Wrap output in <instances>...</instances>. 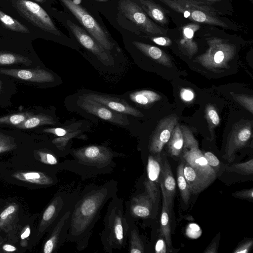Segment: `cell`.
I'll return each instance as SVG.
<instances>
[{
  "label": "cell",
  "instance_id": "cell-1",
  "mask_svg": "<svg viewBox=\"0 0 253 253\" xmlns=\"http://www.w3.org/2000/svg\"><path fill=\"white\" fill-rule=\"evenodd\" d=\"M117 192L118 182L113 179L102 185H87L81 191L72 211L66 240L67 242L75 243L78 252L88 247L103 208Z\"/></svg>",
  "mask_w": 253,
  "mask_h": 253
},
{
  "label": "cell",
  "instance_id": "cell-2",
  "mask_svg": "<svg viewBox=\"0 0 253 253\" xmlns=\"http://www.w3.org/2000/svg\"><path fill=\"white\" fill-rule=\"evenodd\" d=\"M69 154L73 159L61 162L59 169L74 172L82 180L111 173L116 166L115 158L125 156L107 146L94 144L71 148Z\"/></svg>",
  "mask_w": 253,
  "mask_h": 253
},
{
  "label": "cell",
  "instance_id": "cell-3",
  "mask_svg": "<svg viewBox=\"0 0 253 253\" xmlns=\"http://www.w3.org/2000/svg\"><path fill=\"white\" fill-rule=\"evenodd\" d=\"M124 204V199L117 194L110 199L104 216V228L98 233L103 249L108 253L126 245L128 224Z\"/></svg>",
  "mask_w": 253,
  "mask_h": 253
},
{
  "label": "cell",
  "instance_id": "cell-4",
  "mask_svg": "<svg viewBox=\"0 0 253 253\" xmlns=\"http://www.w3.org/2000/svg\"><path fill=\"white\" fill-rule=\"evenodd\" d=\"M209 48L198 56L194 62L212 72L228 69V63L234 58L236 48L234 44L218 38L207 39Z\"/></svg>",
  "mask_w": 253,
  "mask_h": 253
},
{
  "label": "cell",
  "instance_id": "cell-5",
  "mask_svg": "<svg viewBox=\"0 0 253 253\" xmlns=\"http://www.w3.org/2000/svg\"><path fill=\"white\" fill-rule=\"evenodd\" d=\"M175 11L183 14L193 21L228 27V25L217 16V11L211 6L198 5L186 0H160Z\"/></svg>",
  "mask_w": 253,
  "mask_h": 253
},
{
  "label": "cell",
  "instance_id": "cell-6",
  "mask_svg": "<svg viewBox=\"0 0 253 253\" xmlns=\"http://www.w3.org/2000/svg\"><path fill=\"white\" fill-rule=\"evenodd\" d=\"M81 25L102 47L111 52L114 43L108 33L83 7L73 0H60Z\"/></svg>",
  "mask_w": 253,
  "mask_h": 253
},
{
  "label": "cell",
  "instance_id": "cell-7",
  "mask_svg": "<svg viewBox=\"0 0 253 253\" xmlns=\"http://www.w3.org/2000/svg\"><path fill=\"white\" fill-rule=\"evenodd\" d=\"M78 108L97 118L119 126L130 128L131 117L114 112L106 106L78 94Z\"/></svg>",
  "mask_w": 253,
  "mask_h": 253
},
{
  "label": "cell",
  "instance_id": "cell-8",
  "mask_svg": "<svg viewBox=\"0 0 253 253\" xmlns=\"http://www.w3.org/2000/svg\"><path fill=\"white\" fill-rule=\"evenodd\" d=\"M16 5L20 13L35 26L56 36L61 35L48 14L37 3L28 0H17Z\"/></svg>",
  "mask_w": 253,
  "mask_h": 253
},
{
  "label": "cell",
  "instance_id": "cell-9",
  "mask_svg": "<svg viewBox=\"0 0 253 253\" xmlns=\"http://www.w3.org/2000/svg\"><path fill=\"white\" fill-rule=\"evenodd\" d=\"M119 9L128 20L144 32L152 35H165L167 31L152 21L140 6L131 0H121Z\"/></svg>",
  "mask_w": 253,
  "mask_h": 253
},
{
  "label": "cell",
  "instance_id": "cell-10",
  "mask_svg": "<svg viewBox=\"0 0 253 253\" xmlns=\"http://www.w3.org/2000/svg\"><path fill=\"white\" fill-rule=\"evenodd\" d=\"M252 125L251 121L241 120L232 126L228 134L223 158L229 163L235 159V153L249 143L252 136Z\"/></svg>",
  "mask_w": 253,
  "mask_h": 253
},
{
  "label": "cell",
  "instance_id": "cell-11",
  "mask_svg": "<svg viewBox=\"0 0 253 253\" xmlns=\"http://www.w3.org/2000/svg\"><path fill=\"white\" fill-rule=\"evenodd\" d=\"M66 24L78 42L93 54L104 65L113 66L115 60L110 51L102 47L91 36L70 20Z\"/></svg>",
  "mask_w": 253,
  "mask_h": 253
},
{
  "label": "cell",
  "instance_id": "cell-12",
  "mask_svg": "<svg viewBox=\"0 0 253 253\" xmlns=\"http://www.w3.org/2000/svg\"><path fill=\"white\" fill-rule=\"evenodd\" d=\"M78 94L83 97L101 104L117 113L131 117L142 118L144 114L140 110L127 103L122 97L89 90Z\"/></svg>",
  "mask_w": 253,
  "mask_h": 253
},
{
  "label": "cell",
  "instance_id": "cell-13",
  "mask_svg": "<svg viewBox=\"0 0 253 253\" xmlns=\"http://www.w3.org/2000/svg\"><path fill=\"white\" fill-rule=\"evenodd\" d=\"M76 202L66 211L49 230V234L43 247L44 253L56 252L66 241L70 227L72 211Z\"/></svg>",
  "mask_w": 253,
  "mask_h": 253
},
{
  "label": "cell",
  "instance_id": "cell-14",
  "mask_svg": "<svg viewBox=\"0 0 253 253\" xmlns=\"http://www.w3.org/2000/svg\"><path fill=\"white\" fill-rule=\"evenodd\" d=\"M178 118L174 114L169 115L160 121L150 136L148 150L150 154L160 153L168 142L178 123Z\"/></svg>",
  "mask_w": 253,
  "mask_h": 253
},
{
  "label": "cell",
  "instance_id": "cell-15",
  "mask_svg": "<svg viewBox=\"0 0 253 253\" xmlns=\"http://www.w3.org/2000/svg\"><path fill=\"white\" fill-rule=\"evenodd\" d=\"M163 159L160 153L148 156L146 177L144 181L145 191L155 203L159 196V187L163 169Z\"/></svg>",
  "mask_w": 253,
  "mask_h": 253
},
{
  "label": "cell",
  "instance_id": "cell-16",
  "mask_svg": "<svg viewBox=\"0 0 253 253\" xmlns=\"http://www.w3.org/2000/svg\"><path fill=\"white\" fill-rule=\"evenodd\" d=\"M124 203L125 212L135 221L138 219L149 218L155 203L150 195L145 191L143 193L132 195Z\"/></svg>",
  "mask_w": 253,
  "mask_h": 253
},
{
  "label": "cell",
  "instance_id": "cell-17",
  "mask_svg": "<svg viewBox=\"0 0 253 253\" xmlns=\"http://www.w3.org/2000/svg\"><path fill=\"white\" fill-rule=\"evenodd\" d=\"M183 159L194 169L212 182L216 177V174L208 164L198 145L183 148Z\"/></svg>",
  "mask_w": 253,
  "mask_h": 253
},
{
  "label": "cell",
  "instance_id": "cell-18",
  "mask_svg": "<svg viewBox=\"0 0 253 253\" xmlns=\"http://www.w3.org/2000/svg\"><path fill=\"white\" fill-rule=\"evenodd\" d=\"M0 74L32 82L51 83L55 81L53 74L42 69L0 68Z\"/></svg>",
  "mask_w": 253,
  "mask_h": 253
},
{
  "label": "cell",
  "instance_id": "cell-19",
  "mask_svg": "<svg viewBox=\"0 0 253 253\" xmlns=\"http://www.w3.org/2000/svg\"><path fill=\"white\" fill-rule=\"evenodd\" d=\"M163 163L160 185L162 190V197L165 199L169 209L171 210L173 200L176 192V182L170 165L167 158L163 159Z\"/></svg>",
  "mask_w": 253,
  "mask_h": 253
},
{
  "label": "cell",
  "instance_id": "cell-20",
  "mask_svg": "<svg viewBox=\"0 0 253 253\" xmlns=\"http://www.w3.org/2000/svg\"><path fill=\"white\" fill-rule=\"evenodd\" d=\"M15 179L43 186H50L58 183L55 174L41 171H19L12 174Z\"/></svg>",
  "mask_w": 253,
  "mask_h": 253
},
{
  "label": "cell",
  "instance_id": "cell-21",
  "mask_svg": "<svg viewBox=\"0 0 253 253\" xmlns=\"http://www.w3.org/2000/svg\"><path fill=\"white\" fill-rule=\"evenodd\" d=\"M122 97L134 107L148 106L161 99L159 94L147 89L128 91L122 95Z\"/></svg>",
  "mask_w": 253,
  "mask_h": 253
},
{
  "label": "cell",
  "instance_id": "cell-22",
  "mask_svg": "<svg viewBox=\"0 0 253 253\" xmlns=\"http://www.w3.org/2000/svg\"><path fill=\"white\" fill-rule=\"evenodd\" d=\"M199 28V25L196 23H188L182 28V38L179 41V45L189 58H191L198 49V45L194 41V37Z\"/></svg>",
  "mask_w": 253,
  "mask_h": 253
},
{
  "label": "cell",
  "instance_id": "cell-23",
  "mask_svg": "<svg viewBox=\"0 0 253 253\" xmlns=\"http://www.w3.org/2000/svg\"><path fill=\"white\" fill-rule=\"evenodd\" d=\"M134 46L144 55L165 66L171 68L172 63L169 56L157 46L144 42L133 41Z\"/></svg>",
  "mask_w": 253,
  "mask_h": 253
},
{
  "label": "cell",
  "instance_id": "cell-24",
  "mask_svg": "<svg viewBox=\"0 0 253 253\" xmlns=\"http://www.w3.org/2000/svg\"><path fill=\"white\" fill-rule=\"evenodd\" d=\"M183 172L193 194L201 192L212 183L200 174L186 162L184 165Z\"/></svg>",
  "mask_w": 253,
  "mask_h": 253
},
{
  "label": "cell",
  "instance_id": "cell-25",
  "mask_svg": "<svg viewBox=\"0 0 253 253\" xmlns=\"http://www.w3.org/2000/svg\"><path fill=\"white\" fill-rule=\"evenodd\" d=\"M125 214L128 224V252L130 253H144L145 252L144 242L139 234L135 221L125 212Z\"/></svg>",
  "mask_w": 253,
  "mask_h": 253
},
{
  "label": "cell",
  "instance_id": "cell-26",
  "mask_svg": "<svg viewBox=\"0 0 253 253\" xmlns=\"http://www.w3.org/2000/svg\"><path fill=\"white\" fill-rule=\"evenodd\" d=\"M141 7L152 19L161 25H166L168 18L164 10L151 0H139Z\"/></svg>",
  "mask_w": 253,
  "mask_h": 253
},
{
  "label": "cell",
  "instance_id": "cell-27",
  "mask_svg": "<svg viewBox=\"0 0 253 253\" xmlns=\"http://www.w3.org/2000/svg\"><path fill=\"white\" fill-rule=\"evenodd\" d=\"M171 210L163 197L162 209L161 215L160 235L164 238L168 248L171 247L170 215Z\"/></svg>",
  "mask_w": 253,
  "mask_h": 253
},
{
  "label": "cell",
  "instance_id": "cell-28",
  "mask_svg": "<svg viewBox=\"0 0 253 253\" xmlns=\"http://www.w3.org/2000/svg\"><path fill=\"white\" fill-rule=\"evenodd\" d=\"M57 123L52 116L48 115L40 114L30 117L16 127L21 129H30L43 125H54Z\"/></svg>",
  "mask_w": 253,
  "mask_h": 253
},
{
  "label": "cell",
  "instance_id": "cell-29",
  "mask_svg": "<svg viewBox=\"0 0 253 253\" xmlns=\"http://www.w3.org/2000/svg\"><path fill=\"white\" fill-rule=\"evenodd\" d=\"M168 143L169 154L172 156H179L183 149V137L178 123L175 126Z\"/></svg>",
  "mask_w": 253,
  "mask_h": 253
},
{
  "label": "cell",
  "instance_id": "cell-30",
  "mask_svg": "<svg viewBox=\"0 0 253 253\" xmlns=\"http://www.w3.org/2000/svg\"><path fill=\"white\" fill-rule=\"evenodd\" d=\"M184 163L181 162L178 166L176 170L177 181L182 199L185 204L189 200L192 192L185 178L183 172Z\"/></svg>",
  "mask_w": 253,
  "mask_h": 253
},
{
  "label": "cell",
  "instance_id": "cell-31",
  "mask_svg": "<svg viewBox=\"0 0 253 253\" xmlns=\"http://www.w3.org/2000/svg\"><path fill=\"white\" fill-rule=\"evenodd\" d=\"M0 21L8 29L23 33H29V29L16 19L0 10Z\"/></svg>",
  "mask_w": 253,
  "mask_h": 253
},
{
  "label": "cell",
  "instance_id": "cell-32",
  "mask_svg": "<svg viewBox=\"0 0 253 253\" xmlns=\"http://www.w3.org/2000/svg\"><path fill=\"white\" fill-rule=\"evenodd\" d=\"M32 62L26 57L13 53L0 51V65H5L17 63L30 64Z\"/></svg>",
  "mask_w": 253,
  "mask_h": 253
},
{
  "label": "cell",
  "instance_id": "cell-33",
  "mask_svg": "<svg viewBox=\"0 0 253 253\" xmlns=\"http://www.w3.org/2000/svg\"><path fill=\"white\" fill-rule=\"evenodd\" d=\"M205 118L212 137L214 135V129L219 125L220 118L215 108L211 104L207 105L205 109Z\"/></svg>",
  "mask_w": 253,
  "mask_h": 253
},
{
  "label": "cell",
  "instance_id": "cell-34",
  "mask_svg": "<svg viewBox=\"0 0 253 253\" xmlns=\"http://www.w3.org/2000/svg\"><path fill=\"white\" fill-rule=\"evenodd\" d=\"M226 171L234 172L244 175H252L253 174V160L240 163H235L231 166H225Z\"/></svg>",
  "mask_w": 253,
  "mask_h": 253
},
{
  "label": "cell",
  "instance_id": "cell-35",
  "mask_svg": "<svg viewBox=\"0 0 253 253\" xmlns=\"http://www.w3.org/2000/svg\"><path fill=\"white\" fill-rule=\"evenodd\" d=\"M17 211L18 206L15 204H12L0 213V229L3 228L13 220Z\"/></svg>",
  "mask_w": 253,
  "mask_h": 253
},
{
  "label": "cell",
  "instance_id": "cell-36",
  "mask_svg": "<svg viewBox=\"0 0 253 253\" xmlns=\"http://www.w3.org/2000/svg\"><path fill=\"white\" fill-rule=\"evenodd\" d=\"M29 112L20 113L0 118V124L17 126L33 115Z\"/></svg>",
  "mask_w": 253,
  "mask_h": 253
},
{
  "label": "cell",
  "instance_id": "cell-37",
  "mask_svg": "<svg viewBox=\"0 0 253 253\" xmlns=\"http://www.w3.org/2000/svg\"><path fill=\"white\" fill-rule=\"evenodd\" d=\"M39 161L42 163L55 167L59 169V167L61 162H59L57 155L53 152L44 150L37 152Z\"/></svg>",
  "mask_w": 253,
  "mask_h": 253
},
{
  "label": "cell",
  "instance_id": "cell-38",
  "mask_svg": "<svg viewBox=\"0 0 253 253\" xmlns=\"http://www.w3.org/2000/svg\"><path fill=\"white\" fill-rule=\"evenodd\" d=\"M234 99L241 106L248 110L251 113H253V97L243 94L230 92Z\"/></svg>",
  "mask_w": 253,
  "mask_h": 253
},
{
  "label": "cell",
  "instance_id": "cell-39",
  "mask_svg": "<svg viewBox=\"0 0 253 253\" xmlns=\"http://www.w3.org/2000/svg\"><path fill=\"white\" fill-rule=\"evenodd\" d=\"M16 148V144L12 137L0 133V153L11 151Z\"/></svg>",
  "mask_w": 253,
  "mask_h": 253
},
{
  "label": "cell",
  "instance_id": "cell-40",
  "mask_svg": "<svg viewBox=\"0 0 253 253\" xmlns=\"http://www.w3.org/2000/svg\"><path fill=\"white\" fill-rule=\"evenodd\" d=\"M203 155L208 164L216 174L220 167V162L218 159L211 152H205Z\"/></svg>",
  "mask_w": 253,
  "mask_h": 253
},
{
  "label": "cell",
  "instance_id": "cell-41",
  "mask_svg": "<svg viewBox=\"0 0 253 253\" xmlns=\"http://www.w3.org/2000/svg\"><path fill=\"white\" fill-rule=\"evenodd\" d=\"M186 235L191 239H197L202 234V230L198 225L195 223L189 224L186 229Z\"/></svg>",
  "mask_w": 253,
  "mask_h": 253
},
{
  "label": "cell",
  "instance_id": "cell-42",
  "mask_svg": "<svg viewBox=\"0 0 253 253\" xmlns=\"http://www.w3.org/2000/svg\"><path fill=\"white\" fill-rule=\"evenodd\" d=\"M232 195L236 198L245 199H253V189H244L242 190L236 191L232 193Z\"/></svg>",
  "mask_w": 253,
  "mask_h": 253
},
{
  "label": "cell",
  "instance_id": "cell-43",
  "mask_svg": "<svg viewBox=\"0 0 253 253\" xmlns=\"http://www.w3.org/2000/svg\"><path fill=\"white\" fill-rule=\"evenodd\" d=\"M253 246V240H249L240 245L234 251V253H248Z\"/></svg>",
  "mask_w": 253,
  "mask_h": 253
},
{
  "label": "cell",
  "instance_id": "cell-44",
  "mask_svg": "<svg viewBox=\"0 0 253 253\" xmlns=\"http://www.w3.org/2000/svg\"><path fill=\"white\" fill-rule=\"evenodd\" d=\"M150 39L154 42L161 46H168L171 44V40L166 37H153Z\"/></svg>",
  "mask_w": 253,
  "mask_h": 253
},
{
  "label": "cell",
  "instance_id": "cell-45",
  "mask_svg": "<svg viewBox=\"0 0 253 253\" xmlns=\"http://www.w3.org/2000/svg\"><path fill=\"white\" fill-rule=\"evenodd\" d=\"M180 95L181 98L185 102H190L194 98V93L193 91L188 88H182Z\"/></svg>",
  "mask_w": 253,
  "mask_h": 253
},
{
  "label": "cell",
  "instance_id": "cell-46",
  "mask_svg": "<svg viewBox=\"0 0 253 253\" xmlns=\"http://www.w3.org/2000/svg\"><path fill=\"white\" fill-rule=\"evenodd\" d=\"M167 244L164 237L159 238L155 245V250L156 253H166L167 252Z\"/></svg>",
  "mask_w": 253,
  "mask_h": 253
},
{
  "label": "cell",
  "instance_id": "cell-47",
  "mask_svg": "<svg viewBox=\"0 0 253 253\" xmlns=\"http://www.w3.org/2000/svg\"><path fill=\"white\" fill-rule=\"evenodd\" d=\"M190 2L194 3L198 5L211 6L212 3L219 1L221 0H186Z\"/></svg>",
  "mask_w": 253,
  "mask_h": 253
},
{
  "label": "cell",
  "instance_id": "cell-48",
  "mask_svg": "<svg viewBox=\"0 0 253 253\" xmlns=\"http://www.w3.org/2000/svg\"><path fill=\"white\" fill-rule=\"evenodd\" d=\"M217 244L216 242H213L204 252L206 253H216L217 252Z\"/></svg>",
  "mask_w": 253,
  "mask_h": 253
},
{
  "label": "cell",
  "instance_id": "cell-49",
  "mask_svg": "<svg viewBox=\"0 0 253 253\" xmlns=\"http://www.w3.org/2000/svg\"><path fill=\"white\" fill-rule=\"evenodd\" d=\"M30 232L31 231L30 227L29 226H26L21 233L20 235L21 239L22 240H24L28 238L30 234Z\"/></svg>",
  "mask_w": 253,
  "mask_h": 253
},
{
  "label": "cell",
  "instance_id": "cell-50",
  "mask_svg": "<svg viewBox=\"0 0 253 253\" xmlns=\"http://www.w3.org/2000/svg\"><path fill=\"white\" fill-rule=\"evenodd\" d=\"M2 250L6 252H13L16 251L17 248L9 244H4L2 246Z\"/></svg>",
  "mask_w": 253,
  "mask_h": 253
},
{
  "label": "cell",
  "instance_id": "cell-51",
  "mask_svg": "<svg viewBox=\"0 0 253 253\" xmlns=\"http://www.w3.org/2000/svg\"><path fill=\"white\" fill-rule=\"evenodd\" d=\"M37 1H38V2H43L44 1V0H35Z\"/></svg>",
  "mask_w": 253,
  "mask_h": 253
},
{
  "label": "cell",
  "instance_id": "cell-52",
  "mask_svg": "<svg viewBox=\"0 0 253 253\" xmlns=\"http://www.w3.org/2000/svg\"><path fill=\"white\" fill-rule=\"evenodd\" d=\"M98 0V1H106L107 0Z\"/></svg>",
  "mask_w": 253,
  "mask_h": 253
},
{
  "label": "cell",
  "instance_id": "cell-53",
  "mask_svg": "<svg viewBox=\"0 0 253 253\" xmlns=\"http://www.w3.org/2000/svg\"><path fill=\"white\" fill-rule=\"evenodd\" d=\"M1 82H0V91L1 89Z\"/></svg>",
  "mask_w": 253,
  "mask_h": 253
}]
</instances>
